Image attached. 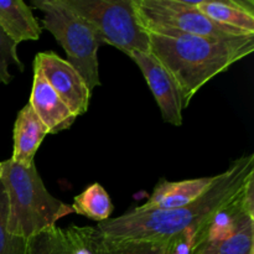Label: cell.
Masks as SVG:
<instances>
[{
  "label": "cell",
  "mask_w": 254,
  "mask_h": 254,
  "mask_svg": "<svg viewBox=\"0 0 254 254\" xmlns=\"http://www.w3.org/2000/svg\"><path fill=\"white\" fill-rule=\"evenodd\" d=\"M34 68L46 78L69 111L76 117L88 111L91 93L78 72L55 52H40L35 56Z\"/></svg>",
  "instance_id": "52a82bcc"
},
{
  "label": "cell",
  "mask_w": 254,
  "mask_h": 254,
  "mask_svg": "<svg viewBox=\"0 0 254 254\" xmlns=\"http://www.w3.org/2000/svg\"><path fill=\"white\" fill-rule=\"evenodd\" d=\"M26 240L7 232V197L0 183V254H25Z\"/></svg>",
  "instance_id": "d6986e66"
},
{
  "label": "cell",
  "mask_w": 254,
  "mask_h": 254,
  "mask_svg": "<svg viewBox=\"0 0 254 254\" xmlns=\"http://www.w3.org/2000/svg\"><path fill=\"white\" fill-rule=\"evenodd\" d=\"M96 31L101 44L126 55L150 52L149 34L138 21L133 0H64Z\"/></svg>",
  "instance_id": "5b68a950"
},
{
  "label": "cell",
  "mask_w": 254,
  "mask_h": 254,
  "mask_svg": "<svg viewBox=\"0 0 254 254\" xmlns=\"http://www.w3.org/2000/svg\"><path fill=\"white\" fill-rule=\"evenodd\" d=\"M166 242L140 240H112L102 236L99 254H164Z\"/></svg>",
  "instance_id": "e0dca14e"
},
{
  "label": "cell",
  "mask_w": 254,
  "mask_h": 254,
  "mask_svg": "<svg viewBox=\"0 0 254 254\" xmlns=\"http://www.w3.org/2000/svg\"><path fill=\"white\" fill-rule=\"evenodd\" d=\"M143 73L164 122L180 127L183 124L184 104L180 91L168 69L150 52H133L129 55Z\"/></svg>",
  "instance_id": "ba28073f"
},
{
  "label": "cell",
  "mask_w": 254,
  "mask_h": 254,
  "mask_svg": "<svg viewBox=\"0 0 254 254\" xmlns=\"http://www.w3.org/2000/svg\"><path fill=\"white\" fill-rule=\"evenodd\" d=\"M1 173H2V161H0V179H1Z\"/></svg>",
  "instance_id": "44dd1931"
},
{
  "label": "cell",
  "mask_w": 254,
  "mask_h": 254,
  "mask_svg": "<svg viewBox=\"0 0 254 254\" xmlns=\"http://www.w3.org/2000/svg\"><path fill=\"white\" fill-rule=\"evenodd\" d=\"M7 197V232L27 238L56 226L57 221L73 213L71 205L47 191L36 165L2 161L0 179Z\"/></svg>",
  "instance_id": "3957f363"
},
{
  "label": "cell",
  "mask_w": 254,
  "mask_h": 254,
  "mask_svg": "<svg viewBox=\"0 0 254 254\" xmlns=\"http://www.w3.org/2000/svg\"><path fill=\"white\" fill-rule=\"evenodd\" d=\"M192 254H254V221L227 237L200 243L193 248Z\"/></svg>",
  "instance_id": "5bb4252c"
},
{
  "label": "cell",
  "mask_w": 254,
  "mask_h": 254,
  "mask_svg": "<svg viewBox=\"0 0 254 254\" xmlns=\"http://www.w3.org/2000/svg\"><path fill=\"white\" fill-rule=\"evenodd\" d=\"M0 27L17 45L37 41L42 32L31 9L22 0H0Z\"/></svg>",
  "instance_id": "4fadbf2b"
},
{
  "label": "cell",
  "mask_w": 254,
  "mask_h": 254,
  "mask_svg": "<svg viewBox=\"0 0 254 254\" xmlns=\"http://www.w3.org/2000/svg\"><path fill=\"white\" fill-rule=\"evenodd\" d=\"M148 34L150 54L175 81L184 109L207 82L254 51V35L213 39L169 30Z\"/></svg>",
  "instance_id": "7a4b0ae2"
},
{
  "label": "cell",
  "mask_w": 254,
  "mask_h": 254,
  "mask_svg": "<svg viewBox=\"0 0 254 254\" xmlns=\"http://www.w3.org/2000/svg\"><path fill=\"white\" fill-rule=\"evenodd\" d=\"M196 7L216 24L254 35V2L252 0H200Z\"/></svg>",
  "instance_id": "7c38bea8"
},
{
  "label": "cell",
  "mask_w": 254,
  "mask_h": 254,
  "mask_svg": "<svg viewBox=\"0 0 254 254\" xmlns=\"http://www.w3.org/2000/svg\"><path fill=\"white\" fill-rule=\"evenodd\" d=\"M217 179L218 175L175 183L163 179L154 188L149 200L143 206H138L135 208L139 211H153L184 207L195 202L203 193L207 192L215 185Z\"/></svg>",
  "instance_id": "9c48e42d"
},
{
  "label": "cell",
  "mask_w": 254,
  "mask_h": 254,
  "mask_svg": "<svg viewBox=\"0 0 254 254\" xmlns=\"http://www.w3.org/2000/svg\"><path fill=\"white\" fill-rule=\"evenodd\" d=\"M66 254H99L102 233L93 227L71 226L64 230Z\"/></svg>",
  "instance_id": "2e32d148"
},
{
  "label": "cell",
  "mask_w": 254,
  "mask_h": 254,
  "mask_svg": "<svg viewBox=\"0 0 254 254\" xmlns=\"http://www.w3.org/2000/svg\"><path fill=\"white\" fill-rule=\"evenodd\" d=\"M254 178V154L241 156L218 174L215 185L195 202L173 210L128 211L117 218L98 223L97 230L112 240L168 242L181 233L196 235L218 211L235 200Z\"/></svg>",
  "instance_id": "6da1fadb"
},
{
  "label": "cell",
  "mask_w": 254,
  "mask_h": 254,
  "mask_svg": "<svg viewBox=\"0 0 254 254\" xmlns=\"http://www.w3.org/2000/svg\"><path fill=\"white\" fill-rule=\"evenodd\" d=\"M29 104L40 121L45 124L49 134L66 130L77 118L36 68H34V81Z\"/></svg>",
  "instance_id": "30bf717a"
},
{
  "label": "cell",
  "mask_w": 254,
  "mask_h": 254,
  "mask_svg": "<svg viewBox=\"0 0 254 254\" xmlns=\"http://www.w3.org/2000/svg\"><path fill=\"white\" fill-rule=\"evenodd\" d=\"M32 6L41 10L45 29L66 51V61L78 72L89 91L101 86L98 49L102 44L93 27L64 0H32Z\"/></svg>",
  "instance_id": "277c9868"
},
{
  "label": "cell",
  "mask_w": 254,
  "mask_h": 254,
  "mask_svg": "<svg viewBox=\"0 0 254 254\" xmlns=\"http://www.w3.org/2000/svg\"><path fill=\"white\" fill-rule=\"evenodd\" d=\"M17 44L12 41L4 30L0 27V83L9 84L12 76L9 72L10 64L19 67L20 71H24V64L17 56Z\"/></svg>",
  "instance_id": "ffe728a7"
},
{
  "label": "cell",
  "mask_w": 254,
  "mask_h": 254,
  "mask_svg": "<svg viewBox=\"0 0 254 254\" xmlns=\"http://www.w3.org/2000/svg\"><path fill=\"white\" fill-rule=\"evenodd\" d=\"M49 134L45 124L40 121L29 103L17 113L14 124V148L10 160L20 165H31L42 140Z\"/></svg>",
  "instance_id": "8fae6325"
},
{
  "label": "cell",
  "mask_w": 254,
  "mask_h": 254,
  "mask_svg": "<svg viewBox=\"0 0 254 254\" xmlns=\"http://www.w3.org/2000/svg\"><path fill=\"white\" fill-rule=\"evenodd\" d=\"M72 210L77 215L86 216L89 220L104 222L111 218L114 207L106 189L99 184H92L73 198Z\"/></svg>",
  "instance_id": "9a60e30c"
},
{
  "label": "cell",
  "mask_w": 254,
  "mask_h": 254,
  "mask_svg": "<svg viewBox=\"0 0 254 254\" xmlns=\"http://www.w3.org/2000/svg\"><path fill=\"white\" fill-rule=\"evenodd\" d=\"M25 254H66L64 230L54 226L27 238Z\"/></svg>",
  "instance_id": "ac0fdd59"
},
{
  "label": "cell",
  "mask_w": 254,
  "mask_h": 254,
  "mask_svg": "<svg viewBox=\"0 0 254 254\" xmlns=\"http://www.w3.org/2000/svg\"><path fill=\"white\" fill-rule=\"evenodd\" d=\"M133 4L139 24L148 32L169 30L213 39L253 36L216 24L190 0H133Z\"/></svg>",
  "instance_id": "8992f818"
}]
</instances>
